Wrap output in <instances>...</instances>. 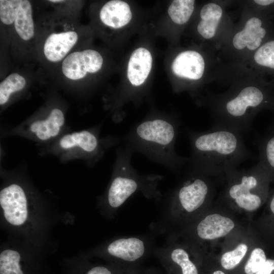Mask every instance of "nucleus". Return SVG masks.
<instances>
[{"instance_id": "1", "label": "nucleus", "mask_w": 274, "mask_h": 274, "mask_svg": "<svg viewBox=\"0 0 274 274\" xmlns=\"http://www.w3.org/2000/svg\"><path fill=\"white\" fill-rule=\"evenodd\" d=\"M191 146L187 163L190 171L203 175H228L244 161L253 157L242 133L215 125L205 131H186Z\"/></svg>"}, {"instance_id": "2", "label": "nucleus", "mask_w": 274, "mask_h": 274, "mask_svg": "<svg viewBox=\"0 0 274 274\" xmlns=\"http://www.w3.org/2000/svg\"><path fill=\"white\" fill-rule=\"evenodd\" d=\"M3 226L16 237L43 248L54 219L51 210L29 199L24 188L11 183L0 191Z\"/></svg>"}, {"instance_id": "3", "label": "nucleus", "mask_w": 274, "mask_h": 274, "mask_svg": "<svg viewBox=\"0 0 274 274\" xmlns=\"http://www.w3.org/2000/svg\"><path fill=\"white\" fill-rule=\"evenodd\" d=\"M180 124L174 119L156 117L136 124L124 136L125 145L168 169L178 172L189 158L175 150Z\"/></svg>"}, {"instance_id": "4", "label": "nucleus", "mask_w": 274, "mask_h": 274, "mask_svg": "<svg viewBox=\"0 0 274 274\" xmlns=\"http://www.w3.org/2000/svg\"><path fill=\"white\" fill-rule=\"evenodd\" d=\"M134 152L127 146L118 153L116 166L108 190L100 203V211L112 218L119 209L134 194L141 192L148 198H158V185L162 177L155 174L140 175L131 163Z\"/></svg>"}, {"instance_id": "5", "label": "nucleus", "mask_w": 274, "mask_h": 274, "mask_svg": "<svg viewBox=\"0 0 274 274\" xmlns=\"http://www.w3.org/2000/svg\"><path fill=\"white\" fill-rule=\"evenodd\" d=\"M152 249V243L147 237L120 236L96 247L88 255L99 257L107 263L128 271H140L139 265Z\"/></svg>"}, {"instance_id": "6", "label": "nucleus", "mask_w": 274, "mask_h": 274, "mask_svg": "<svg viewBox=\"0 0 274 274\" xmlns=\"http://www.w3.org/2000/svg\"><path fill=\"white\" fill-rule=\"evenodd\" d=\"M263 92L255 86L244 87L234 96L226 99L218 112L215 125L228 128L242 133L252 128V121L256 110L266 104Z\"/></svg>"}, {"instance_id": "7", "label": "nucleus", "mask_w": 274, "mask_h": 274, "mask_svg": "<svg viewBox=\"0 0 274 274\" xmlns=\"http://www.w3.org/2000/svg\"><path fill=\"white\" fill-rule=\"evenodd\" d=\"M228 175L232 179L227 195L240 208L248 211L257 210L262 202V195L257 192L265 191L269 175L258 162L251 168L234 170Z\"/></svg>"}, {"instance_id": "8", "label": "nucleus", "mask_w": 274, "mask_h": 274, "mask_svg": "<svg viewBox=\"0 0 274 274\" xmlns=\"http://www.w3.org/2000/svg\"><path fill=\"white\" fill-rule=\"evenodd\" d=\"M42 249L19 237L4 244L0 252V274H40Z\"/></svg>"}, {"instance_id": "9", "label": "nucleus", "mask_w": 274, "mask_h": 274, "mask_svg": "<svg viewBox=\"0 0 274 274\" xmlns=\"http://www.w3.org/2000/svg\"><path fill=\"white\" fill-rule=\"evenodd\" d=\"M47 27L41 40L42 56L48 62H62L80 43V27L68 21Z\"/></svg>"}, {"instance_id": "10", "label": "nucleus", "mask_w": 274, "mask_h": 274, "mask_svg": "<svg viewBox=\"0 0 274 274\" xmlns=\"http://www.w3.org/2000/svg\"><path fill=\"white\" fill-rule=\"evenodd\" d=\"M191 176L173 193L169 200V217L179 213L191 214L204 204L210 194V186L202 174L191 172Z\"/></svg>"}, {"instance_id": "11", "label": "nucleus", "mask_w": 274, "mask_h": 274, "mask_svg": "<svg viewBox=\"0 0 274 274\" xmlns=\"http://www.w3.org/2000/svg\"><path fill=\"white\" fill-rule=\"evenodd\" d=\"M0 20L22 42L29 43L35 39L36 28L30 1L1 0Z\"/></svg>"}, {"instance_id": "12", "label": "nucleus", "mask_w": 274, "mask_h": 274, "mask_svg": "<svg viewBox=\"0 0 274 274\" xmlns=\"http://www.w3.org/2000/svg\"><path fill=\"white\" fill-rule=\"evenodd\" d=\"M104 59L96 50L84 49L73 51L61 62V72L66 79L72 81L84 79L89 74L99 72Z\"/></svg>"}, {"instance_id": "13", "label": "nucleus", "mask_w": 274, "mask_h": 274, "mask_svg": "<svg viewBox=\"0 0 274 274\" xmlns=\"http://www.w3.org/2000/svg\"><path fill=\"white\" fill-rule=\"evenodd\" d=\"M154 253L166 274H199L196 264L182 247L168 243L155 250Z\"/></svg>"}, {"instance_id": "14", "label": "nucleus", "mask_w": 274, "mask_h": 274, "mask_svg": "<svg viewBox=\"0 0 274 274\" xmlns=\"http://www.w3.org/2000/svg\"><path fill=\"white\" fill-rule=\"evenodd\" d=\"M172 70L179 77L197 80L203 75L204 59L196 51H184L176 57L172 64Z\"/></svg>"}, {"instance_id": "15", "label": "nucleus", "mask_w": 274, "mask_h": 274, "mask_svg": "<svg viewBox=\"0 0 274 274\" xmlns=\"http://www.w3.org/2000/svg\"><path fill=\"white\" fill-rule=\"evenodd\" d=\"M234 227V223L229 218L213 214L208 215L198 223L195 231L199 238L212 240L226 235Z\"/></svg>"}, {"instance_id": "16", "label": "nucleus", "mask_w": 274, "mask_h": 274, "mask_svg": "<svg viewBox=\"0 0 274 274\" xmlns=\"http://www.w3.org/2000/svg\"><path fill=\"white\" fill-rule=\"evenodd\" d=\"M152 66L150 52L143 47L135 49L131 54L128 64L127 77L134 86L142 85L147 78Z\"/></svg>"}, {"instance_id": "17", "label": "nucleus", "mask_w": 274, "mask_h": 274, "mask_svg": "<svg viewBox=\"0 0 274 274\" xmlns=\"http://www.w3.org/2000/svg\"><path fill=\"white\" fill-rule=\"evenodd\" d=\"M99 16L100 20L105 26L118 29L129 23L132 18V13L126 2L112 0L101 7Z\"/></svg>"}, {"instance_id": "18", "label": "nucleus", "mask_w": 274, "mask_h": 274, "mask_svg": "<svg viewBox=\"0 0 274 274\" xmlns=\"http://www.w3.org/2000/svg\"><path fill=\"white\" fill-rule=\"evenodd\" d=\"M262 22L256 17L249 19L244 28L235 35L233 39L234 47L238 50L247 48L251 50L257 49L265 35V29L261 27Z\"/></svg>"}, {"instance_id": "19", "label": "nucleus", "mask_w": 274, "mask_h": 274, "mask_svg": "<svg viewBox=\"0 0 274 274\" xmlns=\"http://www.w3.org/2000/svg\"><path fill=\"white\" fill-rule=\"evenodd\" d=\"M64 122L63 112L59 109L54 108L50 111L46 119L33 122L30 130L40 140H47L58 135Z\"/></svg>"}, {"instance_id": "20", "label": "nucleus", "mask_w": 274, "mask_h": 274, "mask_svg": "<svg viewBox=\"0 0 274 274\" xmlns=\"http://www.w3.org/2000/svg\"><path fill=\"white\" fill-rule=\"evenodd\" d=\"M59 145L64 149L79 147L85 152L93 153L97 151L99 143L95 134L83 130L63 136L60 140Z\"/></svg>"}, {"instance_id": "21", "label": "nucleus", "mask_w": 274, "mask_h": 274, "mask_svg": "<svg viewBox=\"0 0 274 274\" xmlns=\"http://www.w3.org/2000/svg\"><path fill=\"white\" fill-rule=\"evenodd\" d=\"M68 274H131L128 271L110 263H92L86 258L80 259L70 266Z\"/></svg>"}, {"instance_id": "22", "label": "nucleus", "mask_w": 274, "mask_h": 274, "mask_svg": "<svg viewBox=\"0 0 274 274\" xmlns=\"http://www.w3.org/2000/svg\"><path fill=\"white\" fill-rule=\"evenodd\" d=\"M257 145L259 163L270 178H274V124L268 133L258 141Z\"/></svg>"}, {"instance_id": "23", "label": "nucleus", "mask_w": 274, "mask_h": 274, "mask_svg": "<svg viewBox=\"0 0 274 274\" xmlns=\"http://www.w3.org/2000/svg\"><path fill=\"white\" fill-rule=\"evenodd\" d=\"M26 85L23 76L17 73L9 75L0 83V105L7 103L13 93L22 90Z\"/></svg>"}, {"instance_id": "24", "label": "nucleus", "mask_w": 274, "mask_h": 274, "mask_svg": "<svg viewBox=\"0 0 274 274\" xmlns=\"http://www.w3.org/2000/svg\"><path fill=\"white\" fill-rule=\"evenodd\" d=\"M193 0H175L169 6L168 14L175 23L183 24L190 18L193 10Z\"/></svg>"}, {"instance_id": "25", "label": "nucleus", "mask_w": 274, "mask_h": 274, "mask_svg": "<svg viewBox=\"0 0 274 274\" xmlns=\"http://www.w3.org/2000/svg\"><path fill=\"white\" fill-rule=\"evenodd\" d=\"M248 246L240 244L232 251L224 253L220 259L221 265L226 270H231L236 267L246 255Z\"/></svg>"}, {"instance_id": "26", "label": "nucleus", "mask_w": 274, "mask_h": 274, "mask_svg": "<svg viewBox=\"0 0 274 274\" xmlns=\"http://www.w3.org/2000/svg\"><path fill=\"white\" fill-rule=\"evenodd\" d=\"M254 57L258 64L274 68V41L267 42L260 47Z\"/></svg>"}, {"instance_id": "27", "label": "nucleus", "mask_w": 274, "mask_h": 274, "mask_svg": "<svg viewBox=\"0 0 274 274\" xmlns=\"http://www.w3.org/2000/svg\"><path fill=\"white\" fill-rule=\"evenodd\" d=\"M266 257L264 250L255 248L251 252L244 267L246 274H255L264 264Z\"/></svg>"}, {"instance_id": "28", "label": "nucleus", "mask_w": 274, "mask_h": 274, "mask_svg": "<svg viewBox=\"0 0 274 274\" xmlns=\"http://www.w3.org/2000/svg\"><path fill=\"white\" fill-rule=\"evenodd\" d=\"M220 19L206 17L201 19L197 26L198 32L205 39H211L215 35Z\"/></svg>"}, {"instance_id": "29", "label": "nucleus", "mask_w": 274, "mask_h": 274, "mask_svg": "<svg viewBox=\"0 0 274 274\" xmlns=\"http://www.w3.org/2000/svg\"><path fill=\"white\" fill-rule=\"evenodd\" d=\"M273 270L274 260L269 259L255 274H271Z\"/></svg>"}, {"instance_id": "30", "label": "nucleus", "mask_w": 274, "mask_h": 274, "mask_svg": "<svg viewBox=\"0 0 274 274\" xmlns=\"http://www.w3.org/2000/svg\"><path fill=\"white\" fill-rule=\"evenodd\" d=\"M256 4L261 6H267L270 5L274 2V1L272 0H255L254 1Z\"/></svg>"}, {"instance_id": "31", "label": "nucleus", "mask_w": 274, "mask_h": 274, "mask_svg": "<svg viewBox=\"0 0 274 274\" xmlns=\"http://www.w3.org/2000/svg\"><path fill=\"white\" fill-rule=\"evenodd\" d=\"M212 274H225L223 271L216 270L214 271Z\"/></svg>"}, {"instance_id": "32", "label": "nucleus", "mask_w": 274, "mask_h": 274, "mask_svg": "<svg viewBox=\"0 0 274 274\" xmlns=\"http://www.w3.org/2000/svg\"><path fill=\"white\" fill-rule=\"evenodd\" d=\"M131 274H142V273L141 271H138L133 272L131 273Z\"/></svg>"}]
</instances>
